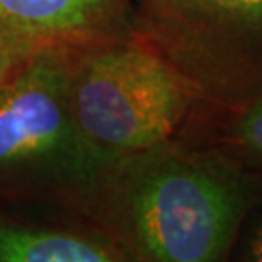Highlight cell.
I'll return each instance as SVG.
<instances>
[{"label":"cell","mask_w":262,"mask_h":262,"mask_svg":"<svg viewBox=\"0 0 262 262\" xmlns=\"http://www.w3.org/2000/svg\"><path fill=\"white\" fill-rule=\"evenodd\" d=\"M77 209L135 262H228L247 189L233 167L170 141L107 165Z\"/></svg>","instance_id":"6da1fadb"},{"label":"cell","mask_w":262,"mask_h":262,"mask_svg":"<svg viewBox=\"0 0 262 262\" xmlns=\"http://www.w3.org/2000/svg\"><path fill=\"white\" fill-rule=\"evenodd\" d=\"M68 101L75 126L104 167L174 140L191 85L138 38L70 50Z\"/></svg>","instance_id":"7a4b0ae2"},{"label":"cell","mask_w":262,"mask_h":262,"mask_svg":"<svg viewBox=\"0 0 262 262\" xmlns=\"http://www.w3.org/2000/svg\"><path fill=\"white\" fill-rule=\"evenodd\" d=\"M70 50L43 48L0 85V199L78 208L101 172L68 101Z\"/></svg>","instance_id":"3957f363"},{"label":"cell","mask_w":262,"mask_h":262,"mask_svg":"<svg viewBox=\"0 0 262 262\" xmlns=\"http://www.w3.org/2000/svg\"><path fill=\"white\" fill-rule=\"evenodd\" d=\"M126 0H0V26L38 48L82 50L123 39Z\"/></svg>","instance_id":"277c9868"},{"label":"cell","mask_w":262,"mask_h":262,"mask_svg":"<svg viewBox=\"0 0 262 262\" xmlns=\"http://www.w3.org/2000/svg\"><path fill=\"white\" fill-rule=\"evenodd\" d=\"M262 29V0H146L135 38L170 58L204 23Z\"/></svg>","instance_id":"5b68a950"},{"label":"cell","mask_w":262,"mask_h":262,"mask_svg":"<svg viewBox=\"0 0 262 262\" xmlns=\"http://www.w3.org/2000/svg\"><path fill=\"white\" fill-rule=\"evenodd\" d=\"M0 262H135L106 232L0 222Z\"/></svg>","instance_id":"8992f818"},{"label":"cell","mask_w":262,"mask_h":262,"mask_svg":"<svg viewBox=\"0 0 262 262\" xmlns=\"http://www.w3.org/2000/svg\"><path fill=\"white\" fill-rule=\"evenodd\" d=\"M232 141L244 155L262 164V101L240 116L235 124Z\"/></svg>","instance_id":"52a82bcc"},{"label":"cell","mask_w":262,"mask_h":262,"mask_svg":"<svg viewBox=\"0 0 262 262\" xmlns=\"http://www.w3.org/2000/svg\"><path fill=\"white\" fill-rule=\"evenodd\" d=\"M39 50L43 48L20 39L0 26V85L19 72Z\"/></svg>","instance_id":"ba28073f"},{"label":"cell","mask_w":262,"mask_h":262,"mask_svg":"<svg viewBox=\"0 0 262 262\" xmlns=\"http://www.w3.org/2000/svg\"><path fill=\"white\" fill-rule=\"evenodd\" d=\"M240 262H262V220L250 235Z\"/></svg>","instance_id":"9c48e42d"}]
</instances>
